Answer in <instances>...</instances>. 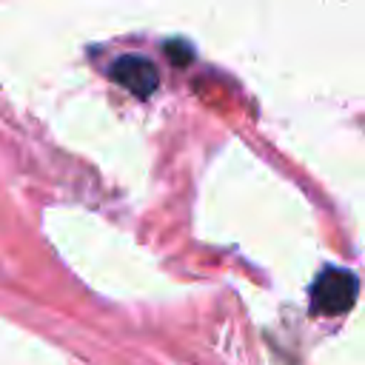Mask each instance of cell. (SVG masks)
<instances>
[{"mask_svg": "<svg viewBox=\"0 0 365 365\" xmlns=\"http://www.w3.org/2000/svg\"><path fill=\"white\" fill-rule=\"evenodd\" d=\"M356 299V277L345 268H328L311 288V311L322 317L345 314Z\"/></svg>", "mask_w": 365, "mask_h": 365, "instance_id": "6da1fadb", "label": "cell"}, {"mask_svg": "<svg viewBox=\"0 0 365 365\" xmlns=\"http://www.w3.org/2000/svg\"><path fill=\"white\" fill-rule=\"evenodd\" d=\"M108 74H111L114 83H120L123 88H128V91L137 94V97L154 94V88H157V83H160L157 66H154L148 57H143V54H123V57H117V60L111 63Z\"/></svg>", "mask_w": 365, "mask_h": 365, "instance_id": "7a4b0ae2", "label": "cell"}, {"mask_svg": "<svg viewBox=\"0 0 365 365\" xmlns=\"http://www.w3.org/2000/svg\"><path fill=\"white\" fill-rule=\"evenodd\" d=\"M165 51H168L171 63H177V66L191 60V48H188V46H182V43H168V46H165Z\"/></svg>", "mask_w": 365, "mask_h": 365, "instance_id": "3957f363", "label": "cell"}]
</instances>
